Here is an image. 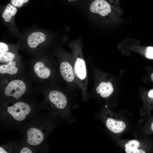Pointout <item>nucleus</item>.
I'll return each mask as SVG.
<instances>
[{"label": "nucleus", "instance_id": "f257e3e1", "mask_svg": "<svg viewBox=\"0 0 153 153\" xmlns=\"http://www.w3.org/2000/svg\"><path fill=\"white\" fill-rule=\"evenodd\" d=\"M48 98L52 104L50 109L53 111L59 112L69 110L67 98L61 92L56 90H52L49 94Z\"/></svg>", "mask_w": 153, "mask_h": 153}, {"label": "nucleus", "instance_id": "f03ea898", "mask_svg": "<svg viewBox=\"0 0 153 153\" xmlns=\"http://www.w3.org/2000/svg\"><path fill=\"white\" fill-rule=\"evenodd\" d=\"M7 111L14 119L18 121H22L24 120L26 116L29 113L31 108L27 104L22 102H18L8 107Z\"/></svg>", "mask_w": 153, "mask_h": 153}, {"label": "nucleus", "instance_id": "7ed1b4c3", "mask_svg": "<svg viewBox=\"0 0 153 153\" xmlns=\"http://www.w3.org/2000/svg\"><path fill=\"white\" fill-rule=\"evenodd\" d=\"M26 86L22 80H15L11 81L5 90L6 95L12 96L16 99L20 97L25 92Z\"/></svg>", "mask_w": 153, "mask_h": 153}, {"label": "nucleus", "instance_id": "20e7f679", "mask_svg": "<svg viewBox=\"0 0 153 153\" xmlns=\"http://www.w3.org/2000/svg\"><path fill=\"white\" fill-rule=\"evenodd\" d=\"M45 135L44 131L39 128H31L27 132V142L31 145H39L43 141Z\"/></svg>", "mask_w": 153, "mask_h": 153}, {"label": "nucleus", "instance_id": "39448f33", "mask_svg": "<svg viewBox=\"0 0 153 153\" xmlns=\"http://www.w3.org/2000/svg\"><path fill=\"white\" fill-rule=\"evenodd\" d=\"M90 10L92 12L105 16L111 12V8L110 5L105 1L95 0L91 5Z\"/></svg>", "mask_w": 153, "mask_h": 153}, {"label": "nucleus", "instance_id": "423d86ee", "mask_svg": "<svg viewBox=\"0 0 153 153\" xmlns=\"http://www.w3.org/2000/svg\"><path fill=\"white\" fill-rule=\"evenodd\" d=\"M106 126L109 130L115 133L122 132L126 128V125L123 121H117L111 118L107 119Z\"/></svg>", "mask_w": 153, "mask_h": 153}, {"label": "nucleus", "instance_id": "0eeeda50", "mask_svg": "<svg viewBox=\"0 0 153 153\" xmlns=\"http://www.w3.org/2000/svg\"><path fill=\"white\" fill-rule=\"evenodd\" d=\"M60 71L61 75L66 81L70 82L74 79V76L71 66L68 62L64 61L60 65Z\"/></svg>", "mask_w": 153, "mask_h": 153}, {"label": "nucleus", "instance_id": "6e6552de", "mask_svg": "<svg viewBox=\"0 0 153 153\" xmlns=\"http://www.w3.org/2000/svg\"><path fill=\"white\" fill-rule=\"evenodd\" d=\"M46 39V36L43 33L40 32H35L32 33L28 37L27 42L30 47L34 48L44 42Z\"/></svg>", "mask_w": 153, "mask_h": 153}, {"label": "nucleus", "instance_id": "1a4fd4ad", "mask_svg": "<svg viewBox=\"0 0 153 153\" xmlns=\"http://www.w3.org/2000/svg\"><path fill=\"white\" fill-rule=\"evenodd\" d=\"M33 69L37 76L41 79L47 78L50 74V69L46 67L44 64L41 61L37 62L35 64Z\"/></svg>", "mask_w": 153, "mask_h": 153}, {"label": "nucleus", "instance_id": "9d476101", "mask_svg": "<svg viewBox=\"0 0 153 153\" xmlns=\"http://www.w3.org/2000/svg\"><path fill=\"white\" fill-rule=\"evenodd\" d=\"M113 90L112 85L111 83L103 82L97 88L96 91L97 93L100 94L102 97L106 98L112 94Z\"/></svg>", "mask_w": 153, "mask_h": 153}, {"label": "nucleus", "instance_id": "9b49d317", "mask_svg": "<svg viewBox=\"0 0 153 153\" xmlns=\"http://www.w3.org/2000/svg\"><path fill=\"white\" fill-rule=\"evenodd\" d=\"M74 71L76 75L80 79L85 78L86 70L85 62L83 60L78 58L77 59L75 65Z\"/></svg>", "mask_w": 153, "mask_h": 153}, {"label": "nucleus", "instance_id": "f8f14e48", "mask_svg": "<svg viewBox=\"0 0 153 153\" xmlns=\"http://www.w3.org/2000/svg\"><path fill=\"white\" fill-rule=\"evenodd\" d=\"M140 145L139 142L137 140H130L125 144V151L126 153H145L143 149H137Z\"/></svg>", "mask_w": 153, "mask_h": 153}, {"label": "nucleus", "instance_id": "ddd939ff", "mask_svg": "<svg viewBox=\"0 0 153 153\" xmlns=\"http://www.w3.org/2000/svg\"><path fill=\"white\" fill-rule=\"evenodd\" d=\"M16 63L14 61L8 62L6 64L0 66V73L1 74H8L13 75L16 74L18 69L16 66Z\"/></svg>", "mask_w": 153, "mask_h": 153}, {"label": "nucleus", "instance_id": "4468645a", "mask_svg": "<svg viewBox=\"0 0 153 153\" xmlns=\"http://www.w3.org/2000/svg\"><path fill=\"white\" fill-rule=\"evenodd\" d=\"M17 12L16 8L11 4H8L2 14V17L4 18L5 22H9L12 17L15 15Z\"/></svg>", "mask_w": 153, "mask_h": 153}, {"label": "nucleus", "instance_id": "2eb2a0df", "mask_svg": "<svg viewBox=\"0 0 153 153\" xmlns=\"http://www.w3.org/2000/svg\"><path fill=\"white\" fill-rule=\"evenodd\" d=\"M15 55L13 53L6 52L0 54V61L1 62H7L14 60Z\"/></svg>", "mask_w": 153, "mask_h": 153}, {"label": "nucleus", "instance_id": "dca6fc26", "mask_svg": "<svg viewBox=\"0 0 153 153\" xmlns=\"http://www.w3.org/2000/svg\"><path fill=\"white\" fill-rule=\"evenodd\" d=\"M146 55L147 58L153 59V47H148L146 51Z\"/></svg>", "mask_w": 153, "mask_h": 153}, {"label": "nucleus", "instance_id": "f3484780", "mask_svg": "<svg viewBox=\"0 0 153 153\" xmlns=\"http://www.w3.org/2000/svg\"><path fill=\"white\" fill-rule=\"evenodd\" d=\"M8 50V47L7 44L4 43L0 42V54L7 52Z\"/></svg>", "mask_w": 153, "mask_h": 153}, {"label": "nucleus", "instance_id": "a211bd4d", "mask_svg": "<svg viewBox=\"0 0 153 153\" xmlns=\"http://www.w3.org/2000/svg\"><path fill=\"white\" fill-rule=\"evenodd\" d=\"M11 3L15 7H20L24 3L22 0H11Z\"/></svg>", "mask_w": 153, "mask_h": 153}, {"label": "nucleus", "instance_id": "6ab92c4d", "mask_svg": "<svg viewBox=\"0 0 153 153\" xmlns=\"http://www.w3.org/2000/svg\"><path fill=\"white\" fill-rule=\"evenodd\" d=\"M20 153H31L32 152L31 150L27 147H24L21 150Z\"/></svg>", "mask_w": 153, "mask_h": 153}, {"label": "nucleus", "instance_id": "aec40b11", "mask_svg": "<svg viewBox=\"0 0 153 153\" xmlns=\"http://www.w3.org/2000/svg\"><path fill=\"white\" fill-rule=\"evenodd\" d=\"M148 95L149 97L153 99V89H151L149 91Z\"/></svg>", "mask_w": 153, "mask_h": 153}, {"label": "nucleus", "instance_id": "412c9836", "mask_svg": "<svg viewBox=\"0 0 153 153\" xmlns=\"http://www.w3.org/2000/svg\"><path fill=\"white\" fill-rule=\"evenodd\" d=\"M29 0H22L23 3H26Z\"/></svg>", "mask_w": 153, "mask_h": 153}, {"label": "nucleus", "instance_id": "4be33fe9", "mask_svg": "<svg viewBox=\"0 0 153 153\" xmlns=\"http://www.w3.org/2000/svg\"><path fill=\"white\" fill-rule=\"evenodd\" d=\"M151 78L152 80L153 81V73L151 74Z\"/></svg>", "mask_w": 153, "mask_h": 153}, {"label": "nucleus", "instance_id": "5701e85b", "mask_svg": "<svg viewBox=\"0 0 153 153\" xmlns=\"http://www.w3.org/2000/svg\"><path fill=\"white\" fill-rule=\"evenodd\" d=\"M69 1H71V0H68Z\"/></svg>", "mask_w": 153, "mask_h": 153}]
</instances>
